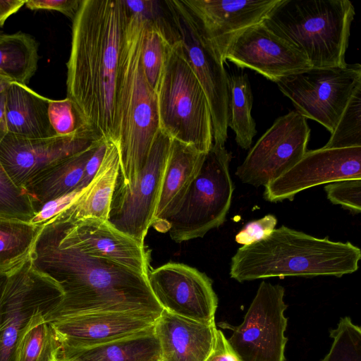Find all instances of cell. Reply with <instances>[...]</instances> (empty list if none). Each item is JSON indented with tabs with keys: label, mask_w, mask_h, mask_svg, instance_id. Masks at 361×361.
Returning a JSON list of instances; mask_svg holds the SVG:
<instances>
[{
	"label": "cell",
	"mask_w": 361,
	"mask_h": 361,
	"mask_svg": "<svg viewBox=\"0 0 361 361\" xmlns=\"http://www.w3.org/2000/svg\"><path fill=\"white\" fill-rule=\"evenodd\" d=\"M60 354L78 361H161L160 345L154 325L121 338L90 348H74L61 345Z\"/></svg>",
	"instance_id": "cell-25"
},
{
	"label": "cell",
	"mask_w": 361,
	"mask_h": 361,
	"mask_svg": "<svg viewBox=\"0 0 361 361\" xmlns=\"http://www.w3.org/2000/svg\"><path fill=\"white\" fill-rule=\"evenodd\" d=\"M355 13L348 0H281L262 23L312 67L343 66Z\"/></svg>",
	"instance_id": "cell-5"
},
{
	"label": "cell",
	"mask_w": 361,
	"mask_h": 361,
	"mask_svg": "<svg viewBox=\"0 0 361 361\" xmlns=\"http://www.w3.org/2000/svg\"><path fill=\"white\" fill-rule=\"evenodd\" d=\"M361 147V85L353 92L325 148Z\"/></svg>",
	"instance_id": "cell-32"
},
{
	"label": "cell",
	"mask_w": 361,
	"mask_h": 361,
	"mask_svg": "<svg viewBox=\"0 0 361 361\" xmlns=\"http://www.w3.org/2000/svg\"><path fill=\"white\" fill-rule=\"evenodd\" d=\"M43 312L35 314L20 335L13 361H59V342Z\"/></svg>",
	"instance_id": "cell-29"
},
{
	"label": "cell",
	"mask_w": 361,
	"mask_h": 361,
	"mask_svg": "<svg viewBox=\"0 0 361 361\" xmlns=\"http://www.w3.org/2000/svg\"><path fill=\"white\" fill-rule=\"evenodd\" d=\"M188 63L208 101L214 143L224 146L229 123L228 75L224 62L181 0L164 1Z\"/></svg>",
	"instance_id": "cell-8"
},
{
	"label": "cell",
	"mask_w": 361,
	"mask_h": 361,
	"mask_svg": "<svg viewBox=\"0 0 361 361\" xmlns=\"http://www.w3.org/2000/svg\"><path fill=\"white\" fill-rule=\"evenodd\" d=\"M204 361H240L228 345L227 338L217 329L214 348Z\"/></svg>",
	"instance_id": "cell-41"
},
{
	"label": "cell",
	"mask_w": 361,
	"mask_h": 361,
	"mask_svg": "<svg viewBox=\"0 0 361 361\" xmlns=\"http://www.w3.org/2000/svg\"><path fill=\"white\" fill-rule=\"evenodd\" d=\"M310 135L307 118L298 111L279 117L250 149L235 175L244 183L266 186L302 157Z\"/></svg>",
	"instance_id": "cell-13"
},
{
	"label": "cell",
	"mask_w": 361,
	"mask_h": 361,
	"mask_svg": "<svg viewBox=\"0 0 361 361\" xmlns=\"http://www.w3.org/2000/svg\"><path fill=\"white\" fill-rule=\"evenodd\" d=\"M284 288L262 281L242 324L227 339L240 361H285Z\"/></svg>",
	"instance_id": "cell-12"
},
{
	"label": "cell",
	"mask_w": 361,
	"mask_h": 361,
	"mask_svg": "<svg viewBox=\"0 0 361 361\" xmlns=\"http://www.w3.org/2000/svg\"><path fill=\"white\" fill-rule=\"evenodd\" d=\"M181 1L224 62L232 40L248 27L262 23L281 0Z\"/></svg>",
	"instance_id": "cell-19"
},
{
	"label": "cell",
	"mask_w": 361,
	"mask_h": 361,
	"mask_svg": "<svg viewBox=\"0 0 361 361\" xmlns=\"http://www.w3.org/2000/svg\"><path fill=\"white\" fill-rule=\"evenodd\" d=\"M130 16L125 0H81L66 63V97L93 132L115 144L118 75Z\"/></svg>",
	"instance_id": "cell-1"
},
{
	"label": "cell",
	"mask_w": 361,
	"mask_h": 361,
	"mask_svg": "<svg viewBox=\"0 0 361 361\" xmlns=\"http://www.w3.org/2000/svg\"><path fill=\"white\" fill-rule=\"evenodd\" d=\"M155 92L160 130L207 153L214 142L210 109L178 37L169 49Z\"/></svg>",
	"instance_id": "cell-6"
},
{
	"label": "cell",
	"mask_w": 361,
	"mask_h": 361,
	"mask_svg": "<svg viewBox=\"0 0 361 361\" xmlns=\"http://www.w3.org/2000/svg\"><path fill=\"white\" fill-rule=\"evenodd\" d=\"M276 83L296 111L332 133L355 88L361 85V66L311 67Z\"/></svg>",
	"instance_id": "cell-9"
},
{
	"label": "cell",
	"mask_w": 361,
	"mask_h": 361,
	"mask_svg": "<svg viewBox=\"0 0 361 361\" xmlns=\"http://www.w3.org/2000/svg\"><path fill=\"white\" fill-rule=\"evenodd\" d=\"M171 143L159 130L135 180L128 185L116 180L107 221L142 245L156 212Z\"/></svg>",
	"instance_id": "cell-11"
},
{
	"label": "cell",
	"mask_w": 361,
	"mask_h": 361,
	"mask_svg": "<svg viewBox=\"0 0 361 361\" xmlns=\"http://www.w3.org/2000/svg\"><path fill=\"white\" fill-rule=\"evenodd\" d=\"M145 27V18L130 11L118 75L117 180L127 185L145 166L160 130L157 94L145 77L141 60Z\"/></svg>",
	"instance_id": "cell-4"
},
{
	"label": "cell",
	"mask_w": 361,
	"mask_h": 361,
	"mask_svg": "<svg viewBox=\"0 0 361 361\" xmlns=\"http://www.w3.org/2000/svg\"><path fill=\"white\" fill-rule=\"evenodd\" d=\"M330 337V350L321 361H361V329L349 317L340 319Z\"/></svg>",
	"instance_id": "cell-33"
},
{
	"label": "cell",
	"mask_w": 361,
	"mask_h": 361,
	"mask_svg": "<svg viewBox=\"0 0 361 361\" xmlns=\"http://www.w3.org/2000/svg\"><path fill=\"white\" fill-rule=\"evenodd\" d=\"M82 190L74 191L67 195L47 202L35 214L30 221V223L37 226H42L47 221L57 214L73 202L75 199L80 195Z\"/></svg>",
	"instance_id": "cell-39"
},
{
	"label": "cell",
	"mask_w": 361,
	"mask_h": 361,
	"mask_svg": "<svg viewBox=\"0 0 361 361\" xmlns=\"http://www.w3.org/2000/svg\"><path fill=\"white\" fill-rule=\"evenodd\" d=\"M35 214L29 195L13 182L0 161V216L30 222Z\"/></svg>",
	"instance_id": "cell-34"
},
{
	"label": "cell",
	"mask_w": 361,
	"mask_h": 361,
	"mask_svg": "<svg viewBox=\"0 0 361 361\" xmlns=\"http://www.w3.org/2000/svg\"><path fill=\"white\" fill-rule=\"evenodd\" d=\"M39 44L29 34L0 35V75L27 85L37 69Z\"/></svg>",
	"instance_id": "cell-27"
},
{
	"label": "cell",
	"mask_w": 361,
	"mask_h": 361,
	"mask_svg": "<svg viewBox=\"0 0 361 361\" xmlns=\"http://www.w3.org/2000/svg\"><path fill=\"white\" fill-rule=\"evenodd\" d=\"M59 361H61L60 358L59 359Z\"/></svg>",
	"instance_id": "cell-47"
},
{
	"label": "cell",
	"mask_w": 361,
	"mask_h": 361,
	"mask_svg": "<svg viewBox=\"0 0 361 361\" xmlns=\"http://www.w3.org/2000/svg\"><path fill=\"white\" fill-rule=\"evenodd\" d=\"M324 190L331 203L340 204L354 214L360 212L361 178L334 181L326 185Z\"/></svg>",
	"instance_id": "cell-36"
},
{
	"label": "cell",
	"mask_w": 361,
	"mask_h": 361,
	"mask_svg": "<svg viewBox=\"0 0 361 361\" xmlns=\"http://www.w3.org/2000/svg\"><path fill=\"white\" fill-rule=\"evenodd\" d=\"M119 171L117 146L114 142L107 141L102 162L94 178L66 209L75 219L95 217L108 220Z\"/></svg>",
	"instance_id": "cell-26"
},
{
	"label": "cell",
	"mask_w": 361,
	"mask_h": 361,
	"mask_svg": "<svg viewBox=\"0 0 361 361\" xmlns=\"http://www.w3.org/2000/svg\"><path fill=\"white\" fill-rule=\"evenodd\" d=\"M106 142L105 139H102L88 159L85 167L82 178L77 188L78 191L87 188L94 178L102 162L106 152Z\"/></svg>",
	"instance_id": "cell-40"
},
{
	"label": "cell",
	"mask_w": 361,
	"mask_h": 361,
	"mask_svg": "<svg viewBox=\"0 0 361 361\" xmlns=\"http://www.w3.org/2000/svg\"><path fill=\"white\" fill-rule=\"evenodd\" d=\"M48 114L49 122L56 135L93 132L67 97L59 100L50 99Z\"/></svg>",
	"instance_id": "cell-35"
},
{
	"label": "cell",
	"mask_w": 361,
	"mask_h": 361,
	"mask_svg": "<svg viewBox=\"0 0 361 361\" xmlns=\"http://www.w3.org/2000/svg\"><path fill=\"white\" fill-rule=\"evenodd\" d=\"M360 258V249L350 242L316 238L282 226L265 238L239 247L231 258L229 274L238 282L269 277H341L356 271Z\"/></svg>",
	"instance_id": "cell-3"
},
{
	"label": "cell",
	"mask_w": 361,
	"mask_h": 361,
	"mask_svg": "<svg viewBox=\"0 0 361 361\" xmlns=\"http://www.w3.org/2000/svg\"><path fill=\"white\" fill-rule=\"evenodd\" d=\"M30 259L63 291L60 304L46 317L48 322L85 313L163 311L145 275L82 252L63 242L49 222L41 227Z\"/></svg>",
	"instance_id": "cell-2"
},
{
	"label": "cell",
	"mask_w": 361,
	"mask_h": 361,
	"mask_svg": "<svg viewBox=\"0 0 361 361\" xmlns=\"http://www.w3.org/2000/svg\"><path fill=\"white\" fill-rule=\"evenodd\" d=\"M6 271L0 272V315H1V300H2L3 293H4V286H5V283H6Z\"/></svg>",
	"instance_id": "cell-45"
},
{
	"label": "cell",
	"mask_w": 361,
	"mask_h": 361,
	"mask_svg": "<svg viewBox=\"0 0 361 361\" xmlns=\"http://www.w3.org/2000/svg\"><path fill=\"white\" fill-rule=\"evenodd\" d=\"M205 154L190 145L171 140L163 183L151 224L157 231H168V221L178 208L198 174Z\"/></svg>",
	"instance_id": "cell-22"
},
{
	"label": "cell",
	"mask_w": 361,
	"mask_h": 361,
	"mask_svg": "<svg viewBox=\"0 0 361 361\" xmlns=\"http://www.w3.org/2000/svg\"><path fill=\"white\" fill-rule=\"evenodd\" d=\"M81 0H27L25 6L30 10H53L73 18Z\"/></svg>",
	"instance_id": "cell-38"
},
{
	"label": "cell",
	"mask_w": 361,
	"mask_h": 361,
	"mask_svg": "<svg viewBox=\"0 0 361 361\" xmlns=\"http://www.w3.org/2000/svg\"><path fill=\"white\" fill-rule=\"evenodd\" d=\"M228 127L234 131L238 145L243 149H248L257 130L251 115L253 95L247 75L240 73L228 76Z\"/></svg>",
	"instance_id": "cell-28"
},
{
	"label": "cell",
	"mask_w": 361,
	"mask_h": 361,
	"mask_svg": "<svg viewBox=\"0 0 361 361\" xmlns=\"http://www.w3.org/2000/svg\"><path fill=\"white\" fill-rule=\"evenodd\" d=\"M101 140L84 152L44 169L24 185L36 214L47 202L78 191L85 165Z\"/></svg>",
	"instance_id": "cell-24"
},
{
	"label": "cell",
	"mask_w": 361,
	"mask_h": 361,
	"mask_svg": "<svg viewBox=\"0 0 361 361\" xmlns=\"http://www.w3.org/2000/svg\"><path fill=\"white\" fill-rule=\"evenodd\" d=\"M276 224V217L273 214H267L259 219L248 222L236 234L235 240L243 245L258 242L269 235L275 229Z\"/></svg>",
	"instance_id": "cell-37"
},
{
	"label": "cell",
	"mask_w": 361,
	"mask_h": 361,
	"mask_svg": "<svg viewBox=\"0 0 361 361\" xmlns=\"http://www.w3.org/2000/svg\"><path fill=\"white\" fill-rule=\"evenodd\" d=\"M42 226L0 216V272L24 262L30 256Z\"/></svg>",
	"instance_id": "cell-30"
},
{
	"label": "cell",
	"mask_w": 361,
	"mask_h": 361,
	"mask_svg": "<svg viewBox=\"0 0 361 361\" xmlns=\"http://www.w3.org/2000/svg\"><path fill=\"white\" fill-rule=\"evenodd\" d=\"M61 240L82 252L128 267L143 275L149 272L145 245L95 217L75 219L64 208L47 221Z\"/></svg>",
	"instance_id": "cell-14"
},
{
	"label": "cell",
	"mask_w": 361,
	"mask_h": 361,
	"mask_svg": "<svg viewBox=\"0 0 361 361\" xmlns=\"http://www.w3.org/2000/svg\"><path fill=\"white\" fill-rule=\"evenodd\" d=\"M238 67L255 71L274 82L311 68L307 59L263 23L248 27L228 45L224 57Z\"/></svg>",
	"instance_id": "cell-18"
},
{
	"label": "cell",
	"mask_w": 361,
	"mask_h": 361,
	"mask_svg": "<svg viewBox=\"0 0 361 361\" xmlns=\"http://www.w3.org/2000/svg\"><path fill=\"white\" fill-rule=\"evenodd\" d=\"M6 92L0 94V145L8 133L5 117Z\"/></svg>",
	"instance_id": "cell-43"
},
{
	"label": "cell",
	"mask_w": 361,
	"mask_h": 361,
	"mask_svg": "<svg viewBox=\"0 0 361 361\" xmlns=\"http://www.w3.org/2000/svg\"><path fill=\"white\" fill-rule=\"evenodd\" d=\"M12 81L8 78L0 75V94L6 92L12 84Z\"/></svg>",
	"instance_id": "cell-44"
},
{
	"label": "cell",
	"mask_w": 361,
	"mask_h": 361,
	"mask_svg": "<svg viewBox=\"0 0 361 361\" xmlns=\"http://www.w3.org/2000/svg\"><path fill=\"white\" fill-rule=\"evenodd\" d=\"M102 139L92 131L42 138L8 133L0 145V161L19 187L44 169L90 148Z\"/></svg>",
	"instance_id": "cell-17"
},
{
	"label": "cell",
	"mask_w": 361,
	"mask_h": 361,
	"mask_svg": "<svg viewBox=\"0 0 361 361\" xmlns=\"http://www.w3.org/2000/svg\"><path fill=\"white\" fill-rule=\"evenodd\" d=\"M361 178V147L307 151L290 169L268 183L264 198L277 202L293 200L298 192L334 181Z\"/></svg>",
	"instance_id": "cell-16"
},
{
	"label": "cell",
	"mask_w": 361,
	"mask_h": 361,
	"mask_svg": "<svg viewBox=\"0 0 361 361\" xmlns=\"http://www.w3.org/2000/svg\"><path fill=\"white\" fill-rule=\"evenodd\" d=\"M231 160V154L225 147L213 142L198 174L168 221L167 230L173 241L202 238L224 224L233 192Z\"/></svg>",
	"instance_id": "cell-7"
},
{
	"label": "cell",
	"mask_w": 361,
	"mask_h": 361,
	"mask_svg": "<svg viewBox=\"0 0 361 361\" xmlns=\"http://www.w3.org/2000/svg\"><path fill=\"white\" fill-rule=\"evenodd\" d=\"M59 358H60L61 361H78V360H75L72 358L62 356L61 354H59Z\"/></svg>",
	"instance_id": "cell-46"
},
{
	"label": "cell",
	"mask_w": 361,
	"mask_h": 361,
	"mask_svg": "<svg viewBox=\"0 0 361 361\" xmlns=\"http://www.w3.org/2000/svg\"><path fill=\"white\" fill-rule=\"evenodd\" d=\"M161 361H204L216 339L215 322L204 324L163 310L154 324Z\"/></svg>",
	"instance_id": "cell-21"
},
{
	"label": "cell",
	"mask_w": 361,
	"mask_h": 361,
	"mask_svg": "<svg viewBox=\"0 0 361 361\" xmlns=\"http://www.w3.org/2000/svg\"><path fill=\"white\" fill-rule=\"evenodd\" d=\"M160 314L102 312L79 314L49 322L63 346L84 348L106 343L152 326Z\"/></svg>",
	"instance_id": "cell-20"
},
{
	"label": "cell",
	"mask_w": 361,
	"mask_h": 361,
	"mask_svg": "<svg viewBox=\"0 0 361 361\" xmlns=\"http://www.w3.org/2000/svg\"><path fill=\"white\" fill-rule=\"evenodd\" d=\"M25 0H0V27L13 14L17 13L25 6Z\"/></svg>",
	"instance_id": "cell-42"
},
{
	"label": "cell",
	"mask_w": 361,
	"mask_h": 361,
	"mask_svg": "<svg viewBox=\"0 0 361 361\" xmlns=\"http://www.w3.org/2000/svg\"><path fill=\"white\" fill-rule=\"evenodd\" d=\"M50 99L27 85L12 82L6 92L5 117L9 134L27 138L56 135L49 119Z\"/></svg>",
	"instance_id": "cell-23"
},
{
	"label": "cell",
	"mask_w": 361,
	"mask_h": 361,
	"mask_svg": "<svg viewBox=\"0 0 361 361\" xmlns=\"http://www.w3.org/2000/svg\"><path fill=\"white\" fill-rule=\"evenodd\" d=\"M147 278L163 310L204 324L215 322L218 298L204 273L185 264L169 262L149 271Z\"/></svg>",
	"instance_id": "cell-15"
},
{
	"label": "cell",
	"mask_w": 361,
	"mask_h": 361,
	"mask_svg": "<svg viewBox=\"0 0 361 361\" xmlns=\"http://www.w3.org/2000/svg\"><path fill=\"white\" fill-rule=\"evenodd\" d=\"M169 23L163 16L153 20L145 18L141 60L145 77L154 91L166 54L171 43L176 39L173 25L171 27Z\"/></svg>",
	"instance_id": "cell-31"
},
{
	"label": "cell",
	"mask_w": 361,
	"mask_h": 361,
	"mask_svg": "<svg viewBox=\"0 0 361 361\" xmlns=\"http://www.w3.org/2000/svg\"><path fill=\"white\" fill-rule=\"evenodd\" d=\"M63 297L61 286L37 271L30 256L6 271L0 315V361H13L19 338L31 318L38 312L47 317Z\"/></svg>",
	"instance_id": "cell-10"
}]
</instances>
